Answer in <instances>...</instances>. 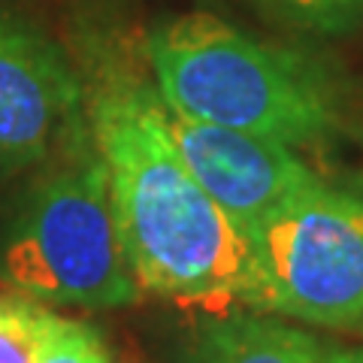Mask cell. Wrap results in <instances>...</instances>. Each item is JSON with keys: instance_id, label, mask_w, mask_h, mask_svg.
Masks as SVG:
<instances>
[{"instance_id": "cell-10", "label": "cell", "mask_w": 363, "mask_h": 363, "mask_svg": "<svg viewBox=\"0 0 363 363\" xmlns=\"http://www.w3.org/2000/svg\"><path fill=\"white\" fill-rule=\"evenodd\" d=\"M300 28L336 33L363 18V0H267Z\"/></svg>"}, {"instance_id": "cell-7", "label": "cell", "mask_w": 363, "mask_h": 363, "mask_svg": "<svg viewBox=\"0 0 363 363\" xmlns=\"http://www.w3.org/2000/svg\"><path fill=\"white\" fill-rule=\"evenodd\" d=\"M185 363H327V345L288 318L230 309L197 327Z\"/></svg>"}, {"instance_id": "cell-1", "label": "cell", "mask_w": 363, "mask_h": 363, "mask_svg": "<svg viewBox=\"0 0 363 363\" xmlns=\"http://www.w3.org/2000/svg\"><path fill=\"white\" fill-rule=\"evenodd\" d=\"M85 118L140 291L209 315L252 309V240L191 176L167 133L155 85L109 70L85 85Z\"/></svg>"}, {"instance_id": "cell-11", "label": "cell", "mask_w": 363, "mask_h": 363, "mask_svg": "<svg viewBox=\"0 0 363 363\" xmlns=\"http://www.w3.org/2000/svg\"><path fill=\"white\" fill-rule=\"evenodd\" d=\"M327 363H363V342L327 345Z\"/></svg>"}, {"instance_id": "cell-8", "label": "cell", "mask_w": 363, "mask_h": 363, "mask_svg": "<svg viewBox=\"0 0 363 363\" xmlns=\"http://www.w3.org/2000/svg\"><path fill=\"white\" fill-rule=\"evenodd\" d=\"M52 309L18 294H0V363H33Z\"/></svg>"}, {"instance_id": "cell-4", "label": "cell", "mask_w": 363, "mask_h": 363, "mask_svg": "<svg viewBox=\"0 0 363 363\" xmlns=\"http://www.w3.org/2000/svg\"><path fill=\"white\" fill-rule=\"evenodd\" d=\"M252 312L363 333V200L315 179L252 233Z\"/></svg>"}, {"instance_id": "cell-2", "label": "cell", "mask_w": 363, "mask_h": 363, "mask_svg": "<svg viewBox=\"0 0 363 363\" xmlns=\"http://www.w3.org/2000/svg\"><path fill=\"white\" fill-rule=\"evenodd\" d=\"M152 85L176 116L269 136L321 143L336 128V88L321 67L209 13L179 16L145 43Z\"/></svg>"}, {"instance_id": "cell-9", "label": "cell", "mask_w": 363, "mask_h": 363, "mask_svg": "<svg viewBox=\"0 0 363 363\" xmlns=\"http://www.w3.org/2000/svg\"><path fill=\"white\" fill-rule=\"evenodd\" d=\"M33 363H112V354L100 330L55 312Z\"/></svg>"}, {"instance_id": "cell-6", "label": "cell", "mask_w": 363, "mask_h": 363, "mask_svg": "<svg viewBox=\"0 0 363 363\" xmlns=\"http://www.w3.org/2000/svg\"><path fill=\"white\" fill-rule=\"evenodd\" d=\"M164 124L191 176L245 236L318 179L291 145L269 136L194 121L167 106Z\"/></svg>"}, {"instance_id": "cell-5", "label": "cell", "mask_w": 363, "mask_h": 363, "mask_svg": "<svg viewBox=\"0 0 363 363\" xmlns=\"http://www.w3.org/2000/svg\"><path fill=\"white\" fill-rule=\"evenodd\" d=\"M85 121V82L28 21L0 9V169L49 157Z\"/></svg>"}, {"instance_id": "cell-3", "label": "cell", "mask_w": 363, "mask_h": 363, "mask_svg": "<svg viewBox=\"0 0 363 363\" xmlns=\"http://www.w3.org/2000/svg\"><path fill=\"white\" fill-rule=\"evenodd\" d=\"M0 285L49 309H121L140 300L88 118L76 149L33 182L0 233Z\"/></svg>"}]
</instances>
